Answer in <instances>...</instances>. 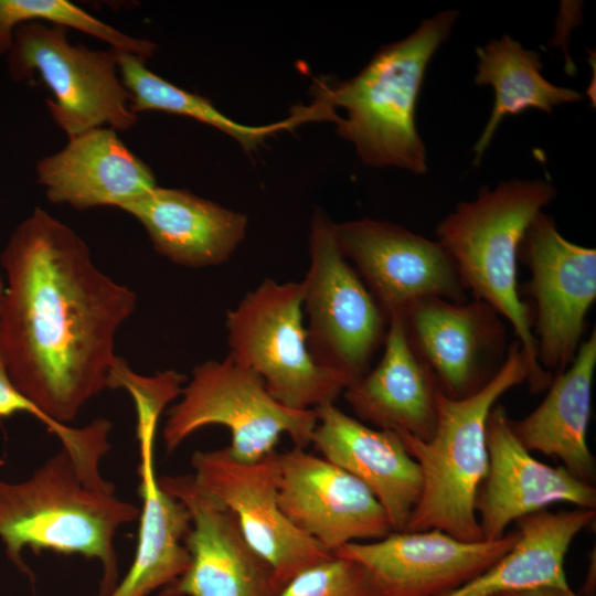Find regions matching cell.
Masks as SVG:
<instances>
[{
    "mask_svg": "<svg viewBox=\"0 0 596 596\" xmlns=\"http://www.w3.org/2000/svg\"><path fill=\"white\" fill-rule=\"evenodd\" d=\"M595 510L576 508L539 512L518 520L513 547L489 568L440 596H494L536 587L570 586L565 558L576 535L595 520Z\"/></svg>",
    "mask_w": 596,
    "mask_h": 596,
    "instance_id": "24",
    "label": "cell"
},
{
    "mask_svg": "<svg viewBox=\"0 0 596 596\" xmlns=\"http://www.w3.org/2000/svg\"><path fill=\"white\" fill-rule=\"evenodd\" d=\"M596 368V331L581 343L572 363L555 374L541 404L525 417L510 419L529 450L556 457L576 478L593 485L595 459L587 445Z\"/></svg>",
    "mask_w": 596,
    "mask_h": 596,
    "instance_id": "23",
    "label": "cell"
},
{
    "mask_svg": "<svg viewBox=\"0 0 596 596\" xmlns=\"http://www.w3.org/2000/svg\"><path fill=\"white\" fill-rule=\"evenodd\" d=\"M590 562L588 566V572L581 589L583 596H595L596 594V562H595V551L589 556Z\"/></svg>",
    "mask_w": 596,
    "mask_h": 596,
    "instance_id": "31",
    "label": "cell"
},
{
    "mask_svg": "<svg viewBox=\"0 0 596 596\" xmlns=\"http://www.w3.org/2000/svg\"><path fill=\"white\" fill-rule=\"evenodd\" d=\"M158 419L148 413L137 416L138 491L142 500L138 542L129 571L108 596H149L180 577L190 564V554L184 545L191 525L190 513L161 488L153 467Z\"/></svg>",
    "mask_w": 596,
    "mask_h": 596,
    "instance_id": "22",
    "label": "cell"
},
{
    "mask_svg": "<svg viewBox=\"0 0 596 596\" xmlns=\"http://www.w3.org/2000/svg\"><path fill=\"white\" fill-rule=\"evenodd\" d=\"M302 305L301 281L265 278L225 316L227 354L280 404L300 411L334 404L350 384L311 356Z\"/></svg>",
    "mask_w": 596,
    "mask_h": 596,
    "instance_id": "6",
    "label": "cell"
},
{
    "mask_svg": "<svg viewBox=\"0 0 596 596\" xmlns=\"http://www.w3.org/2000/svg\"><path fill=\"white\" fill-rule=\"evenodd\" d=\"M507 409L496 404L487 422L488 472L475 501L482 540L504 535L512 521L567 502L595 510L596 490L565 467L536 460L515 437Z\"/></svg>",
    "mask_w": 596,
    "mask_h": 596,
    "instance_id": "17",
    "label": "cell"
},
{
    "mask_svg": "<svg viewBox=\"0 0 596 596\" xmlns=\"http://www.w3.org/2000/svg\"><path fill=\"white\" fill-rule=\"evenodd\" d=\"M494 596H578L570 586H536L501 593Z\"/></svg>",
    "mask_w": 596,
    "mask_h": 596,
    "instance_id": "30",
    "label": "cell"
},
{
    "mask_svg": "<svg viewBox=\"0 0 596 596\" xmlns=\"http://www.w3.org/2000/svg\"><path fill=\"white\" fill-rule=\"evenodd\" d=\"M437 391L409 342L402 313H396L389 317L381 360L343 395L362 423L426 441L437 424Z\"/></svg>",
    "mask_w": 596,
    "mask_h": 596,
    "instance_id": "20",
    "label": "cell"
},
{
    "mask_svg": "<svg viewBox=\"0 0 596 596\" xmlns=\"http://www.w3.org/2000/svg\"><path fill=\"white\" fill-rule=\"evenodd\" d=\"M518 538L517 530L493 541H465L438 529L393 531L380 540L345 544L333 554L362 564L379 596H440L493 565Z\"/></svg>",
    "mask_w": 596,
    "mask_h": 596,
    "instance_id": "14",
    "label": "cell"
},
{
    "mask_svg": "<svg viewBox=\"0 0 596 596\" xmlns=\"http://www.w3.org/2000/svg\"><path fill=\"white\" fill-rule=\"evenodd\" d=\"M334 234L387 318L425 298L466 300L467 290L437 240L368 217L334 223Z\"/></svg>",
    "mask_w": 596,
    "mask_h": 596,
    "instance_id": "12",
    "label": "cell"
},
{
    "mask_svg": "<svg viewBox=\"0 0 596 596\" xmlns=\"http://www.w3.org/2000/svg\"><path fill=\"white\" fill-rule=\"evenodd\" d=\"M276 596H379L369 571L338 555L317 563L290 578Z\"/></svg>",
    "mask_w": 596,
    "mask_h": 596,
    "instance_id": "28",
    "label": "cell"
},
{
    "mask_svg": "<svg viewBox=\"0 0 596 596\" xmlns=\"http://www.w3.org/2000/svg\"><path fill=\"white\" fill-rule=\"evenodd\" d=\"M7 55L13 81L38 74L52 93L46 99L49 114L68 138L98 127L125 131L136 125L117 51L74 45L66 28L32 21L14 30Z\"/></svg>",
    "mask_w": 596,
    "mask_h": 596,
    "instance_id": "8",
    "label": "cell"
},
{
    "mask_svg": "<svg viewBox=\"0 0 596 596\" xmlns=\"http://www.w3.org/2000/svg\"><path fill=\"white\" fill-rule=\"evenodd\" d=\"M120 78L130 94L134 113L161 111L190 117L235 139L246 152L270 135L292 129L288 118L265 126L237 123L221 113L210 99L185 91L162 78L146 66V60L117 52Z\"/></svg>",
    "mask_w": 596,
    "mask_h": 596,
    "instance_id": "26",
    "label": "cell"
},
{
    "mask_svg": "<svg viewBox=\"0 0 596 596\" xmlns=\"http://www.w3.org/2000/svg\"><path fill=\"white\" fill-rule=\"evenodd\" d=\"M4 290H6L4 283L0 278V308H1V305H2V301H3Z\"/></svg>",
    "mask_w": 596,
    "mask_h": 596,
    "instance_id": "32",
    "label": "cell"
},
{
    "mask_svg": "<svg viewBox=\"0 0 596 596\" xmlns=\"http://www.w3.org/2000/svg\"><path fill=\"white\" fill-rule=\"evenodd\" d=\"M161 488L189 511L184 538L188 570L159 596H276L270 565L249 545L235 515L206 493L193 475L158 477Z\"/></svg>",
    "mask_w": 596,
    "mask_h": 596,
    "instance_id": "13",
    "label": "cell"
},
{
    "mask_svg": "<svg viewBox=\"0 0 596 596\" xmlns=\"http://www.w3.org/2000/svg\"><path fill=\"white\" fill-rule=\"evenodd\" d=\"M402 317L415 352L449 397H465L480 389L505 359L502 318L481 300L425 298Z\"/></svg>",
    "mask_w": 596,
    "mask_h": 596,
    "instance_id": "16",
    "label": "cell"
},
{
    "mask_svg": "<svg viewBox=\"0 0 596 596\" xmlns=\"http://www.w3.org/2000/svg\"><path fill=\"white\" fill-rule=\"evenodd\" d=\"M139 512L114 492L88 487L63 448L26 480H0V539L10 561L30 574L21 557L26 547L95 558L103 565L99 596L117 585L116 532Z\"/></svg>",
    "mask_w": 596,
    "mask_h": 596,
    "instance_id": "4",
    "label": "cell"
},
{
    "mask_svg": "<svg viewBox=\"0 0 596 596\" xmlns=\"http://www.w3.org/2000/svg\"><path fill=\"white\" fill-rule=\"evenodd\" d=\"M313 409V447L321 457L364 483L385 510L393 531H404L421 499L423 476L401 437L372 428L334 404Z\"/></svg>",
    "mask_w": 596,
    "mask_h": 596,
    "instance_id": "18",
    "label": "cell"
},
{
    "mask_svg": "<svg viewBox=\"0 0 596 596\" xmlns=\"http://www.w3.org/2000/svg\"><path fill=\"white\" fill-rule=\"evenodd\" d=\"M555 195L556 189L545 179L503 181L458 203L436 230L437 242L466 290L513 328L530 363L532 392L549 387L553 374L538 362L530 307L519 292L517 262L528 227Z\"/></svg>",
    "mask_w": 596,
    "mask_h": 596,
    "instance_id": "3",
    "label": "cell"
},
{
    "mask_svg": "<svg viewBox=\"0 0 596 596\" xmlns=\"http://www.w3.org/2000/svg\"><path fill=\"white\" fill-rule=\"evenodd\" d=\"M35 173L50 202L76 210L119 209L158 185L151 168L109 127L68 138L38 161Z\"/></svg>",
    "mask_w": 596,
    "mask_h": 596,
    "instance_id": "19",
    "label": "cell"
},
{
    "mask_svg": "<svg viewBox=\"0 0 596 596\" xmlns=\"http://www.w3.org/2000/svg\"><path fill=\"white\" fill-rule=\"evenodd\" d=\"M6 290L0 340L17 390L53 422L68 425L109 389L115 337L137 295L103 273L83 238L41 207L1 253Z\"/></svg>",
    "mask_w": 596,
    "mask_h": 596,
    "instance_id": "1",
    "label": "cell"
},
{
    "mask_svg": "<svg viewBox=\"0 0 596 596\" xmlns=\"http://www.w3.org/2000/svg\"><path fill=\"white\" fill-rule=\"evenodd\" d=\"M521 257L530 270L526 290L538 362L557 374L574 360L596 300V251L565 238L542 211L523 236Z\"/></svg>",
    "mask_w": 596,
    "mask_h": 596,
    "instance_id": "10",
    "label": "cell"
},
{
    "mask_svg": "<svg viewBox=\"0 0 596 596\" xmlns=\"http://www.w3.org/2000/svg\"><path fill=\"white\" fill-rule=\"evenodd\" d=\"M180 396L169 409L163 427L168 453L196 430L222 425L231 432V455L240 461L254 462L275 451L281 435H287L294 447L306 448L317 425L315 409L284 406L257 374L228 354L194 366Z\"/></svg>",
    "mask_w": 596,
    "mask_h": 596,
    "instance_id": "7",
    "label": "cell"
},
{
    "mask_svg": "<svg viewBox=\"0 0 596 596\" xmlns=\"http://www.w3.org/2000/svg\"><path fill=\"white\" fill-rule=\"evenodd\" d=\"M119 209L143 226L158 254L190 268L227 262L245 238L248 224L243 213L184 189L159 185Z\"/></svg>",
    "mask_w": 596,
    "mask_h": 596,
    "instance_id": "21",
    "label": "cell"
},
{
    "mask_svg": "<svg viewBox=\"0 0 596 596\" xmlns=\"http://www.w3.org/2000/svg\"><path fill=\"white\" fill-rule=\"evenodd\" d=\"M32 21L75 29L111 50L143 60L152 57L157 50L153 42L128 35L67 0H0V54L9 52L14 30Z\"/></svg>",
    "mask_w": 596,
    "mask_h": 596,
    "instance_id": "27",
    "label": "cell"
},
{
    "mask_svg": "<svg viewBox=\"0 0 596 596\" xmlns=\"http://www.w3.org/2000/svg\"><path fill=\"white\" fill-rule=\"evenodd\" d=\"M459 17L445 10L425 19L406 38L380 47L353 77L319 82L313 100L291 111L298 126L332 116L338 135L370 167H395L422 174L427 152L416 125V107L429 62Z\"/></svg>",
    "mask_w": 596,
    "mask_h": 596,
    "instance_id": "2",
    "label": "cell"
},
{
    "mask_svg": "<svg viewBox=\"0 0 596 596\" xmlns=\"http://www.w3.org/2000/svg\"><path fill=\"white\" fill-rule=\"evenodd\" d=\"M191 465L196 483L235 515L246 541L273 568L279 588L333 555L281 512L278 451L254 462L235 459L227 447L195 451Z\"/></svg>",
    "mask_w": 596,
    "mask_h": 596,
    "instance_id": "11",
    "label": "cell"
},
{
    "mask_svg": "<svg viewBox=\"0 0 596 596\" xmlns=\"http://www.w3.org/2000/svg\"><path fill=\"white\" fill-rule=\"evenodd\" d=\"M278 504L296 529L332 554L345 544L393 532L364 483L306 448L279 453Z\"/></svg>",
    "mask_w": 596,
    "mask_h": 596,
    "instance_id": "15",
    "label": "cell"
},
{
    "mask_svg": "<svg viewBox=\"0 0 596 596\" xmlns=\"http://www.w3.org/2000/svg\"><path fill=\"white\" fill-rule=\"evenodd\" d=\"M476 54L475 83L491 86L494 94L489 120L473 146L476 164L507 116L530 109L552 113L557 106L578 103L583 98L578 91L547 81L542 74L540 54L524 49L508 34L477 47Z\"/></svg>",
    "mask_w": 596,
    "mask_h": 596,
    "instance_id": "25",
    "label": "cell"
},
{
    "mask_svg": "<svg viewBox=\"0 0 596 596\" xmlns=\"http://www.w3.org/2000/svg\"><path fill=\"white\" fill-rule=\"evenodd\" d=\"M20 413H26L42 422L62 445L71 443L75 437V427L51 421L17 390L9 375L0 340V418Z\"/></svg>",
    "mask_w": 596,
    "mask_h": 596,
    "instance_id": "29",
    "label": "cell"
},
{
    "mask_svg": "<svg viewBox=\"0 0 596 596\" xmlns=\"http://www.w3.org/2000/svg\"><path fill=\"white\" fill-rule=\"evenodd\" d=\"M309 257L301 280L309 351L319 365L352 383L370 370L389 318L342 254L334 223L319 207L310 223Z\"/></svg>",
    "mask_w": 596,
    "mask_h": 596,
    "instance_id": "9",
    "label": "cell"
},
{
    "mask_svg": "<svg viewBox=\"0 0 596 596\" xmlns=\"http://www.w3.org/2000/svg\"><path fill=\"white\" fill-rule=\"evenodd\" d=\"M530 375L528 356L515 340L500 369L473 393L454 398L438 387L430 439L397 434L423 476L421 499L404 531L438 529L460 540H482L475 501L489 466L488 417L497 401Z\"/></svg>",
    "mask_w": 596,
    "mask_h": 596,
    "instance_id": "5",
    "label": "cell"
}]
</instances>
